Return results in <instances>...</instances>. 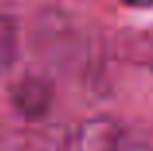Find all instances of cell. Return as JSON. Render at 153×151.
Wrapping results in <instances>:
<instances>
[{
	"label": "cell",
	"instance_id": "7a4b0ae2",
	"mask_svg": "<svg viewBox=\"0 0 153 151\" xmlns=\"http://www.w3.org/2000/svg\"><path fill=\"white\" fill-rule=\"evenodd\" d=\"M122 132L114 118L95 116L85 120L76 136V151H120Z\"/></svg>",
	"mask_w": 153,
	"mask_h": 151
},
{
	"label": "cell",
	"instance_id": "277c9868",
	"mask_svg": "<svg viewBox=\"0 0 153 151\" xmlns=\"http://www.w3.org/2000/svg\"><path fill=\"white\" fill-rule=\"evenodd\" d=\"M120 2L130 6V8H149V6H153V0H120Z\"/></svg>",
	"mask_w": 153,
	"mask_h": 151
},
{
	"label": "cell",
	"instance_id": "6da1fadb",
	"mask_svg": "<svg viewBox=\"0 0 153 151\" xmlns=\"http://www.w3.org/2000/svg\"><path fill=\"white\" fill-rule=\"evenodd\" d=\"M12 105L27 120H41L52 107V89L41 78L27 76L12 89Z\"/></svg>",
	"mask_w": 153,
	"mask_h": 151
},
{
	"label": "cell",
	"instance_id": "5b68a950",
	"mask_svg": "<svg viewBox=\"0 0 153 151\" xmlns=\"http://www.w3.org/2000/svg\"><path fill=\"white\" fill-rule=\"evenodd\" d=\"M120 151H153V147H151V145H143V144H140V145H132V147L120 149Z\"/></svg>",
	"mask_w": 153,
	"mask_h": 151
},
{
	"label": "cell",
	"instance_id": "3957f363",
	"mask_svg": "<svg viewBox=\"0 0 153 151\" xmlns=\"http://www.w3.org/2000/svg\"><path fill=\"white\" fill-rule=\"evenodd\" d=\"M19 54V29L14 18L0 14V72L12 68Z\"/></svg>",
	"mask_w": 153,
	"mask_h": 151
}]
</instances>
